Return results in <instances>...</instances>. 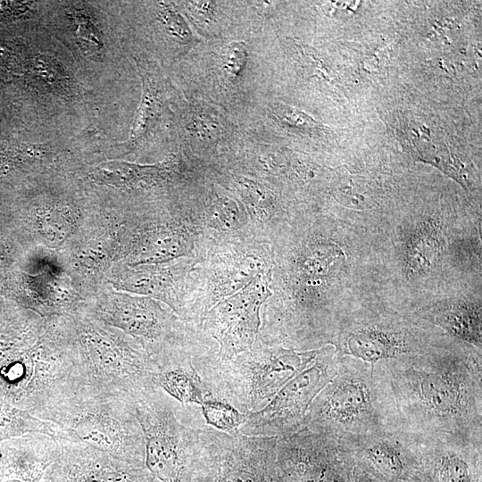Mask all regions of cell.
Segmentation results:
<instances>
[{"instance_id":"2e32d148","label":"cell","mask_w":482,"mask_h":482,"mask_svg":"<svg viewBox=\"0 0 482 482\" xmlns=\"http://www.w3.org/2000/svg\"><path fill=\"white\" fill-rule=\"evenodd\" d=\"M421 319L446 333L456 344L481 354V307L477 302H442L426 309Z\"/></svg>"},{"instance_id":"8992f818","label":"cell","mask_w":482,"mask_h":482,"mask_svg":"<svg viewBox=\"0 0 482 482\" xmlns=\"http://www.w3.org/2000/svg\"><path fill=\"white\" fill-rule=\"evenodd\" d=\"M135 409L147 470L159 482H193L201 423L189 420L200 414L199 406L182 405L157 387L135 402Z\"/></svg>"},{"instance_id":"277c9868","label":"cell","mask_w":482,"mask_h":482,"mask_svg":"<svg viewBox=\"0 0 482 482\" xmlns=\"http://www.w3.org/2000/svg\"><path fill=\"white\" fill-rule=\"evenodd\" d=\"M320 349L299 352L266 345L258 337L250 350L231 360L221 361L215 353L196 359L193 366L213 397L246 414L264 407L312 364Z\"/></svg>"},{"instance_id":"d4e9b609","label":"cell","mask_w":482,"mask_h":482,"mask_svg":"<svg viewBox=\"0 0 482 482\" xmlns=\"http://www.w3.org/2000/svg\"><path fill=\"white\" fill-rule=\"evenodd\" d=\"M73 228V221L68 212L51 209L42 213L38 220L39 233L45 242L55 247L62 244Z\"/></svg>"},{"instance_id":"5bb4252c","label":"cell","mask_w":482,"mask_h":482,"mask_svg":"<svg viewBox=\"0 0 482 482\" xmlns=\"http://www.w3.org/2000/svg\"><path fill=\"white\" fill-rule=\"evenodd\" d=\"M55 442L57 455L46 471L50 482H159L145 466L117 459L78 439Z\"/></svg>"},{"instance_id":"f546056e","label":"cell","mask_w":482,"mask_h":482,"mask_svg":"<svg viewBox=\"0 0 482 482\" xmlns=\"http://www.w3.org/2000/svg\"><path fill=\"white\" fill-rule=\"evenodd\" d=\"M353 482H383V481H380L378 479H376L365 474L364 472H362V470H360L354 466Z\"/></svg>"},{"instance_id":"5b68a950","label":"cell","mask_w":482,"mask_h":482,"mask_svg":"<svg viewBox=\"0 0 482 482\" xmlns=\"http://www.w3.org/2000/svg\"><path fill=\"white\" fill-rule=\"evenodd\" d=\"M37 418L117 459L145 466V437L135 403L124 395L85 386Z\"/></svg>"},{"instance_id":"7402d4cb","label":"cell","mask_w":482,"mask_h":482,"mask_svg":"<svg viewBox=\"0 0 482 482\" xmlns=\"http://www.w3.org/2000/svg\"><path fill=\"white\" fill-rule=\"evenodd\" d=\"M200 410L207 426L229 434L238 432L245 420V414L215 397L204 401L200 405Z\"/></svg>"},{"instance_id":"9a60e30c","label":"cell","mask_w":482,"mask_h":482,"mask_svg":"<svg viewBox=\"0 0 482 482\" xmlns=\"http://www.w3.org/2000/svg\"><path fill=\"white\" fill-rule=\"evenodd\" d=\"M419 443V482H482V444L461 438Z\"/></svg>"},{"instance_id":"ba28073f","label":"cell","mask_w":482,"mask_h":482,"mask_svg":"<svg viewBox=\"0 0 482 482\" xmlns=\"http://www.w3.org/2000/svg\"><path fill=\"white\" fill-rule=\"evenodd\" d=\"M278 437L198 428L193 482H284Z\"/></svg>"},{"instance_id":"3957f363","label":"cell","mask_w":482,"mask_h":482,"mask_svg":"<svg viewBox=\"0 0 482 482\" xmlns=\"http://www.w3.org/2000/svg\"><path fill=\"white\" fill-rule=\"evenodd\" d=\"M304 428L338 441L398 428L387 375L360 360L338 357L337 371L312 403Z\"/></svg>"},{"instance_id":"4dcf8cb0","label":"cell","mask_w":482,"mask_h":482,"mask_svg":"<svg viewBox=\"0 0 482 482\" xmlns=\"http://www.w3.org/2000/svg\"><path fill=\"white\" fill-rule=\"evenodd\" d=\"M5 252V245L2 240V238L0 237V256H2Z\"/></svg>"},{"instance_id":"6da1fadb","label":"cell","mask_w":482,"mask_h":482,"mask_svg":"<svg viewBox=\"0 0 482 482\" xmlns=\"http://www.w3.org/2000/svg\"><path fill=\"white\" fill-rule=\"evenodd\" d=\"M385 373L401 430L419 442L482 444L481 354L457 347Z\"/></svg>"},{"instance_id":"52a82bcc","label":"cell","mask_w":482,"mask_h":482,"mask_svg":"<svg viewBox=\"0 0 482 482\" xmlns=\"http://www.w3.org/2000/svg\"><path fill=\"white\" fill-rule=\"evenodd\" d=\"M78 347L86 386L124 395L134 403L157 386L158 371L142 345L91 324L80 325Z\"/></svg>"},{"instance_id":"484cf974","label":"cell","mask_w":482,"mask_h":482,"mask_svg":"<svg viewBox=\"0 0 482 482\" xmlns=\"http://www.w3.org/2000/svg\"><path fill=\"white\" fill-rule=\"evenodd\" d=\"M218 69L222 78L235 82L243 76L248 63V49L243 41H232L225 45L217 57Z\"/></svg>"},{"instance_id":"d6986e66","label":"cell","mask_w":482,"mask_h":482,"mask_svg":"<svg viewBox=\"0 0 482 482\" xmlns=\"http://www.w3.org/2000/svg\"><path fill=\"white\" fill-rule=\"evenodd\" d=\"M182 124L185 137L193 144L213 145L227 136L226 120L217 110L204 103L190 104Z\"/></svg>"},{"instance_id":"f1b7e54d","label":"cell","mask_w":482,"mask_h":482,"mask_svg":"<svg viewBox=\"0 0 482 482\" xmlns=\"http://www.w3.org/2000/svg\"><path fill=\"white\" fill-rule=\"evenodd\" d=\"M183 6L190 19L198 23H205L214 17L217 4L211 1H189L184 2Z\"/></svg>"},{"instance_id":"ffe728a7","label":"cell","mask_w":482,"mask_h":482,"mask_svg":"<svg viewBox=\"0 0 482 482\" xmlns=\"http://www.w3.org/2000/svg\"><path fill=\"white\" fill-rule=\"evenodd\" d=\"M30 433H39L53 439L72 438L56 424L35 417L30 412L0 403V445Z\"/></svg>"},{"instance_id":"9c48e42d","label":"cell","mask_w":482,"mask_h":482,"mask_svg":"<svg viewBox=\"0 0 482 482\" xmlns=\"http://www.w3.org/2000/svg\"><path fill=\"white\" fill-rule=\"evenodd\" d=\"M335 344L338 357L349 356L384 372L460 346L432 337L429 332L412 324L388 318L348 323Z\"/></svg>"},{"instance_id":"603a6c76","label":"cell","mask_w":482,"mask_h":482,"mask_svg":"<svg viewBox=\"0 0 482 482\" xmlns=\"http://www.w3.org/2000/svg\"><path fill=\"white\" fill-rule=\"evenodd\" d=\"M157 15L167 36L181 46H191L196 42L184 16L170 3H159Z\"/></svg>"},{"instance_id":"30bf717a","label":"cell","mask_w":482,"mask_h":482,"mask_svg":"<svg viewBox=\"0 0 482 482\" xmlns=\"http://www.w3.org/2000/svg\"><path fill=\"white\" fill-rule=\"evenodd\" d=\"M337 367L336 349L321 347L312 364L290 379L264 407L245 414L238 432L278 438L303 428L312 403L336 375Z\"/></svg>"},{"instance_id":"4316f807","label":"cell","mask_w":482,"mask_h":482,"mask_svg":"<svg viewBox=\"0 0 482 482\" xmlns=\"http://www.w3.org/2000/svg\"><path fill=\"white\" fill-rule=\"evenodd\" d=\"M211 218L220 229H235L240 222L241 213L237 204L231 198L215 195L212 198Z\"/></svg>"},{"instance_id":"4fadbf2b","label":"cell","mask_w":482,"mask_h":482,"mask_svg":"<svg viewBox=\"0 0 482 482\" xmlns=\"http://www.w3.org/2000/svg\"><path fill=\"white\" fill-rule=\"evenodd\" d=\"M339 442L365 474L383 482H419L420 443L399 428Z\"/></svg>"},{"instance_id":"e0dca14e","label":"cell","mask_w":482,"mask_h":482,"mask_svg":"<svg viewBox=\"0 0 482 482\" xmlns=\"http://www.w3.org/2000/svg\"><path fill=\"white\" fill-rule=\"evenodd\" d=\"M154 383L182 405H201L213 397L192 364L159 370Z\"/></svg>"},{"instance_id":"83f0119b","label":"cell","mask_w":482,"mask_h":482,"mask_svg":"<svg viewBox=\"0 0 482 482\" xmlns=\"http://www.w3.org/2000/svg\"><path fill=\"white\" fill-rule=\"evenodd\" d=\"M237 185L242 197L253 208L267 210L271 206L273 195L262 184L249 179H237Z\"/></svg>"},{"instance_id":"7a4b0ae2","label":"cell","mask_w":482,"mask_h":482,"mask_svg":"<svg viewBox=\"0 0 482 482\" xmlns=\"http://www.w3.org/2000/svg\"><path fill=\"white\" fill-rule=\"evenodd\" d=\"M15 322H0V403L37 417L86 386L78 347Z\"/></svg>"},{"instance_id":"44dd1931","label":"cell","mask_w":482,"mask_h":482,"mask_svg":"<svg viewBox=\"0 0 482 482\" xmlns=\"http://www.w3.org/2000/svg\"><path fill=\"white\" fill-rule=\"evenodd\" d=\"M440 240L434 229L419 227L410 237L406 249V261L411 271H428L436 262Z\"/></svg>"},{"instance_id":"7c38bea8","label":"cell","mask_w":482,"mask_h":482,"mask_svg":"<svg viewBox=\"0 0 482 482\" xmlns=\"http://www.w3.org/2000/svg\"><path fill=\"white\" fill-rule=\"evenodd\" d=\"M277 461L284 482H353L354 463L337 439L303 428L278 437Z\"/></svg>"},{"instance_id":"8fae6325","label":"cell","mask_w":482,"mask_h":482,"mask_svg":"<svg viewBox=\"0 0 482 482\" xmlns=\"http://www.w3.org/2000/svg\"><path fill=\"white\" fill-rule=\"evenodd\" d=\"M270 270L262 272L204 313L203 329L218 344V359L231 360L253 346L262 326L261 310L270 295Z\"/></svg>"},{"instance_id":"ac0fdd59","label":"cell","mask_w":482,"mask_h":482,"mask_svg":"<svg viewBox=\"0 0 482 482\" xmlns=\"http://www.w3.org/2000/svg\"><path fill=\"white\" fill-rule=\"evenodd\" d=\"M135 60L142 79L143 93L129 139L137 143L145 139L157 126L163 109V93L154 72L141 60Z\"/></svg>"},{"instance_id":"cb8c5ba5","label":"cell","mask_w":482,"mask_h":482,"mask_svg":"<svg viewBox=\"0 0 482 482\" xmlns=\"http://www.w3.org/2000/svg\"><path fill=\"white\" fill-rule=\"evenodd\" d=\"M71 17L78 43L83 53L91 58L100 56L103 53L104 41L92 18L80 10H72Z\"/></svg>"}]
</instances>
